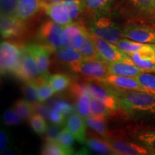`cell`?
Listing matches in <instances>:
<instances>
[{"instance_id":"8d00e7d4","label":"cell","mask_w":155,"mask_h":155,"mask_svg":"<svg viewBox=\"0 0 155 155\" xmlns=\"http://www.w3.org/2000/svg\"><path fill=\"white\" fill-rule=\"evenodd\" d=\"M128 2L140 12L153 15L154 9L153 0H128Z\"/></svg>"},{"instance_id":"f6af8a7d","label":"cell","mask_w":155,"mask_h":155,"mask_svg":"<svg viewBox=\"0 0 155 155\" xmlns=\"http://www.w3.org/2000/svg\"><path fill=\"white\" fill-rule=\"evenodd\" d=\"M152 47H153V48H154V50L155 51V44H152Z\"/></svg>"},{"instance_id":"d4e9b609","label":"cell","mask_w":155,"mask_h":155,"mask_svg":"<svg viewBox=\"0 0 155 155\" xmlns=\"http://www.w3.org/2000/svg\"><path fill=\"white\" fill-rule=\"evenodd\" d=\"M106 116L91 115L85 119L87 126L103 137H106Z\"/></svg>"},{"instance_id":"ab89813d","label":"cell","mask_w":155,"mask_h":155,"mask_svg":"<svg viewBox=\"0 0 155 155\" xmlns=\"http://www.w3.org/2000/svg\"><path fill=\"white\" fill-rule=\"evenodd\" d=\"M23 118L15 109H7L3 114V122L6 125H17L22 121Z\"/></svg>"},{"instance_id":"9a60e30c","label":"cell","mask_w":155,"mask_h":155,"mask_svg":"<svg viewBox=\"0 0 155 155\" xmlns=\"http://www.w3.org/2000/svg\"><path fill=\"white\" fill-rule=\"evenodd\" d=\"M108 69L109 74L129 77H137L144 71L137 66L130 57L108 63Z\"/></svg>"},{"instance_id":"7bdbcfd3","label":"cell","mask_w":155,"mask_h":155,"mask_svg":"<svg viewBox=\"0 0 155 155\" xmlns=\"http://www.w3.org/2000/svg\"><path fill=\"white\" fill-rule=\"evenodd\" d=\"M59 127L60 126L55 125L54 127H50V128H48L47 131H46L48 135L47 139H56L57 140L58 135H59V134L61 131L59 129Z\"/></svg>"},{"instance_id":"5b68a950","label":"cell","mask_w":155,"mask_h":155,"mask_svg":"<svg viewBox=\"0 0 155 155\" xmlns=\"http://www.w3.org/2000/svg\"><path fill=\"white\" fill-rule=\"evenodd\" d=\"M63 26L51 20H48L42 24L38 32V40L40 43L49 48L51 52L63 47L62 34Z\"/></svg>"},{"instance_id":"836d02e7","label":"cell","mask_w":155,"mask_h":155,"mask_svg":"<svg viewBox=\"0 0 155 155\" xmlns=\"http://www.w3.org/2000/svg\"><path fill=\"white\" fill-rule=\"evenodd\" d=\"M139 143L146 147L150 154H155V131H147L137 136Z\"/></svg>"},{"instance_id":"ee69618b","label":"cell","mask_w":155,"mask_h":155,"mask_svg":"<svg viewBox=\"0 0 155 155\" xmlns=\"http://www.w3.org/2000/svg\"><path fill=\"white\" fill-rule=\"evenodd\" d=\"M63 0H42V5H48V4L61 2H63Z\"/></svg>"},{"instance_id":"ba28073f","label":"cell","mask_w":155,"mask_h":155,"mask_svg":"<svg viewBox=\"0 0 155 155\" xmlns=\"http://www.w3.org/2000/svg\"><path fill=\"white\" fill-rule=\"evenodd\" d=\"M91 35L96 45L98 58L106 62V63L117 61L129 57L127 53L121 51L115 44L94 36L91 33Z\"/></svg>"},{"instance_id":"f35d334b","label":"cell","mask_w":155,"mask_h":155,"mask_svg":"<svg viewBox=\"0 0 155 155\" xmlns=\"http://www.w3.org/2000/svg\"><path fill=\"white\" fill-rule=\"evenodd\" d=\"M51 108L66 118L74 112V108L69 103L62 100L56 101L54 102Z\"/></svg>"},{"instance_id":"d6a6232c","label":"cell","mask_w":155,"mask_h":155,"mask_svg":"<svg viewBox=\"0 0 155 155\" xmlns=\"http://www.w3.org/2000/svg\"><path fill=\"white\" fill-rule=\"evenodd\" d=\"M14 109L23 119H30L34 114L35 108L32 104L27 100H17L14 104Z\"/></svg>"},{"instance_id":"277c9868","label":"cell","mask_w":155,"mask_h":155,"mask_svg":"<svg viewBox=\"0 0 155 155\" xmlns=\"http://www.w3.org/2000/svg\"><path fill=\"white\" fill-rule=\"evenodd\" d=\"M71 71L96 80L109 74L108 63L99 58H83L68 65Z\"/></svg>"},{"instance_id":"4fadbf2b","label":"cell","mask_w":155,"mask_h":155,"mask_svg":"<svg viewBox=\"0 0 155 155\" xmlns=\"http://www.w3.org/2000/svg\"><path fill=\"white\" fill-rule=\"evenodd\" d=\"M73 94L76 98V110L84 119L91 115V101L92 95L88 86L86 84H75L71 87Z\"/></svg>"},{"instance_id":"484cf974","label":"cell","mask_w":155,"mask_h":155,"mask_svg":"<svg viewBox=\"0 0 155 155\" xmlns=\"http://www.w3.org/2000/svg\"><path fill=\"white\" fill-rule=\"evenodd\" d=\"M41 154L43 155H65L71 154L66 149L62 147L56 139H47L41 151Z\"/></svg>"},{"instance_id":"8fae6325","label":"cell","mask_w":155,"mask_h":155,"mask_svg":"<svg viewBox=\"0 0 155 155\" xmlns=\"http://www.w3.org/2000/svg\"><path fill=\"white\" fill-rule=\"evenodd\" d=\"M15 74L25 82L34 80L38 75H40L35 59L27 47L23 48L22 59Z\"/></svg>"},{"instance_id":"b9f144b4","label":"cell","mask_w":155,"mask_h":155,"mask_svg":"<svg viewBox=\"0 0 155 155\" xmlns=\"http://www.w3.org/2000/svg\"><path fill=\"white\" fill-rule=\"evenodd\" d=\"M9 142V136L5 131L1 130L0 131V150L1 152H5L6 149L8 147Z\"/></svg>"},{"instance_id":"74e56055","label":"cell","mask_w":155,"mask_h":155,"mask_svg":"<svg viewBox=\"0 0 155 155\" xmlns=\"http://www.w3.org/2000/svg\"><path fill=\"white\" fill-rule=\"evenodd\" d=\"M91 115L108 116L112 111L101 101L92 96L91 101Z\"/></svg>"},{"instance_id":"4316f807","label":"cell","mask_w":155,"mask_h":155,"mask_svg":"<svg viewBox=\"0 0 155 155\" xmlns=\"http://www.w3.org/2000/svg\"><path fill=\"white\" fill-rule=\"evenodd\" d=\"M78 50L81 52L84 58H99L96 45H95L90 32H87L84 41Z\"/></svg>"},{"instance_id":"d590c367","label":"cell","mask_w":155,"mask_h":155,"mask_svg":"<svg viewBox=\"0 0 155 155\" xmlns=\"http://www.w3.org/2000/svg\"><path fill=\"white\" fill-rule=\"evenodd\" d=\"M74 139L75 137H73V135L69 131V129L65 127L61 131L57 138V141L62 147H63L64 148L68 150L71 154H73V151L72 146L74 142Z\"/></svg>"},{"instance_id":"1f68e13d","label":"cell","mask_w":155,"mask_h":155,"mask_svg":"<svg viewBox=\"0 0 155 155\" xmlns=\"http://www.w3.org/2000/svg\"><path fill=\"white\" fill-rule=\"evenodd\" d=\"M115 45L121 51L127 54L137 51V50H140L141 48H142L145 45L144 43L136 42L134 40L126 38H121Z\"/></svg>"},{"instance_id":"ffe728a7","label":"cell","mask_w":155,"mask_h":155,"mask_svg":"<svg viewBox=\"0 0 155 155\" xmlns=\"http://www.w3.org/2000/svg\"><path fill=\"white\" fill-rule=\"evenodd\" d=\"M42 8V0H19L15 16L26 21L34 16Z\"/></svg>"},{"instance_id":"83f0119b","label":"cell","mask_w":155,"mask_h":155,"mask_svg":"<svg viewBox=\"0 0 155 155\" xmlns=\"http://www.w3.org/2000/svg\"><path fill=\"white\" fill-rule=\"evenodd\" d=\"M85 143L91 150L96 152L104 154H114L113 149L108 141H104L96 138H89L86 139Z\"/></svg>"},{"instance_id":"8992f818","label":"cell","mask_w":155,"mask_h":155,"mask_svg":"<svg viewBox=\"0 0 155 155\" xmlns=\"http://www.w3.org/2000/svg\"><path fill=\"white\" fill-rule=\"evenodd\" d=\"M88 31L78 22H72L63 27L62 45L63 48L78 50Z\"/></svg>"},{"instance_id":"d6986e66","label":"cell","mask_w":155,"mask_h":155,"mask_svg":"<svg viewBox=\"0 0 155 155\" xmlns=\"http://www.w3.org/2000/svg\"><path fill=\"white\" fill-rule=\"evenodd\" d=\"M66 127L75 137V139L80 143L86 141V122L84 118L79 113L73 112L68 117Z\"/></svg>"},{"instance_id":"3957f363","label":"cell","mask_w":155,"mask_h":155,"mask_svg":"<svg viewBox=\"0 0 155 155\" xmlns=\"http://www.w3.org/2000/svg\"><path fill=\"white\" fill-rule=\"evenodd\" d=\"M23 53L20 48L15 42L3 41L0 45V69L1 74L15 73L18 68Z\"/></svg>"},{"instance_id":"ac0fdd59","label":"cell","mask_w":155,"mask_h":155,"mask_svg":"<svg viewBox=\"0 0 155 155\" xmlns=\"http://www.w3.org/2000/svg\"><path fill=\"white\" fill-rule=\"evenodd\" d=\"M108 143L113 149L115 154L121 155H145L150 154L149 150L141 144L119 139H110Z\"/></svg>"},{"instance_id":"2e32d148","label":"cell","mask_w":155,"mask_h":155,"mask_svg":"<svg viewBox=\"0 0 155 155\" xmlns=\"http://www.w3.org/2000/svg\"><path fill=\"white\" fill-rule=\"evenodd\" d=\"M92 96L101 101L111 111L116 110L121 106L119 100L114 91L106 89L94 83H87Z\"/></svg>"},{"instance_id":"4dcf8cb0","label":"cell","mask_w":155,"mask_h":155,"mask_svg":"<svg viewBox=\"0 0 155 155\" xmlns=\"http://www.w3.org/2000/svg\"><path fill=\"white\" fill-rule=\"evenodd\" d=\"M38 94L39 103L42 104L55 94L53 87L48 82L47 78L41 77L38 78Z\"/></svg>"},{"instance_id":"7402d4cb","label":"cell","mask_w":155,"mask_h":155,"mask_svg":"<svg viewBox=\"0 0 155 155\" xmlns=\"http://www.w3.org/2000/svg\"><path fill=\"white\" fill-rule=\"evenodd\" d=\"M59 61L63 63H68V65L83 60V57L82 54L78 50L71 49V48L62 47L55 52Z\"/></svg>"},{"instance_id":"7a4b0ae2","label":"cell","mask_w":155,"mask_h":155,"mask_svg":"<svg viewBox=\"0 0 155 155\" xmlns=\"http://www.w3.org/2000/svg\"><path fill=\"white\" fill-rule=\"evenodd\" d=\"M89 30L94 36L113 44H116L124 38L123 29L121 26L111 18L105 16V14L94 15Z\"/></svg>"},{"instance_id":"e0dca14e","label":"cell","mask_w":155,"mask_h":155,"mask_svg":"<svg viewBox=\"0 0 155 155\" xmlns=\"http://www.w3.org/2000/svg\"><path fill=\"white\" fill-rule=\"evenodd\" d=\"M42 8L50 19L62 26H66L73 22L66 6L63 3L56 2L42 5Z\"/></svg>"},{"instance_id":"7dc6e473","label":"cell","mask_w":155,"mask_h":155,"mask_svg":"<svg viewBox=\"0 0 155 155\" xmlns=\"http://www.w3.org/2000/svg\"><path fill=\"white\" fill-rule=\"evenodd\" d=\"M153 2H154V8H155V0H153Z\"/></svg>"},{"instance_id":"603a6c76","label":"cell","mask_w":155,"mask_h":155,"mask_svg":"<svg viewBox=\"0 0 155 155\" xmlns=\"http://www.w3.org/2000/svg\"><path fill=\"white\" fill-rule=\"evenodd\" d=\"M38 84V78H35L34 80L25 81L22 86V93L25 98L32 104L39 103Z\"/></svg>"},{"instance_id":"52a82bcc","label":"cell","mask_w":155,"mask_h":155,"mask_svg":"<svg viewBox=\"0 0 155 155\" xmlns=\"http://www.w3.org/2000/svg\"><path fill=\"white\" fill-rule=\"evenodd\" d=\"M124 38L144 44H155V28L140 23L131 22L123 28Z\"/></svg>"},{"instance_id":"7c38bea8","label":"cell","mask_w":155,"mask_h":155,"mask_svg":"<svg viewBox=\"0 0 155 155\" xmlns=\"http://www.w3.org/2000/svg\"><path fill=\"white\" fill-rule=\"evenodd\" d=\"M127 55L143 71L155 72V51L152 44H145L140 50Z\"/></svg>"},{"instance_id":"f1b7e54d","label":"cell","mask_w":155,"mask_h":155,"mask_svg":"<svg viewBox=\"0 0 155 155\" xmlns=\"http://www.w3.org/2000/svg\"><path fill=\"white\" fill-rule=\"evenodd\" d=\"M144 92L155 95V76L147 71H142L135 77Z\"/></svg>"},{"instance_id":"e575fe53","label":"cell","mask_w":155,"mask_h":155,"mask_svg":"<svg viewBox=\"0 0 155 155\" xmlns=\"http://www.w3.org/2000/svg\"><path fill=\"white\" fill-rule=\"evenodd\" d=\"M30 123L33 131L39 135L46 133L48 129L47 122L40 114H35L31 116Z\"/></svg>"},{"instance_id":"60d3db41","label":"cell","mask_w":155,"mask_h":155,"mask_svg":"<svg viewBox=\"0 0 155 155\" xmlns=\"http://www.w3.org/2000/svg\"><path fill=\"white\" fill-rule=\"evenodd\" d=\"M19 0H1V15H15Z\"/></svg>"},{"instance_id":"9c48e42d","label":"cell","mask_w":155,"mask_h":155,"mask_svg":"<svg viewBox=\"0 0 155 155\" xmlns=\"http://www.w3.org/2000/svg\"><path fill=\"white\" fill-rule=\"evenodd\" d=\"M95 81L98 83H101L102 84L111 86L116 90L144 91V89L140 86L135 77L108 74L105 77L100 78Z\"/></svg>"},{"instance_id":"f546056e","label":"cell","mask_w":155,"mask_h":155,"mask_svg":"<svg viewBox=\"0 0 155 155\" xmlns=\"http://www.w3.org/2000/svg\"><path fill=\"white\" fill-rule=\"evenodd\" d=\"M73 22H78L85 9L82 0H63Z\"/></svg>"},{"instance_id":"5bb4252c","label":"cell","mask_w":155,"mask_h":155,"mask_svg":"<svg viewBox=\"0 0 155 155\" xmlns=\"http://www.w3.org/2000/svg\"><path fill=\"white\" fill-rule=\"evenodd\" d=\"M26 47L35 59L39 74L41 77L48 78L49 76L48 68L50 66V50L41 43H32Z\"/></svg>"},{"instance_id":"6da1fadb","label":"cell","mask_w":155,"mask_h":155,"mask_svg":"<svg viewBox=\"0 0 155 155\" xmlns=\"http://www.w3.org/2000/svg\"><path fill=\"white\" fill-rule=\"evenodd\" d=\"M120 104L131 114L155 113V95L140 91H114Z\"/></svg>"},{"instance_id":"bcb514c9","label":"cell","mask_w":155,"mask_h":155,"mask_svg":"<svg viewBox=\"0 0 155 155\" xmlns=\"http://www.w3.org/2000/svg\"><path fill=\"white\" fill-rule=\"evenodd\" d=\"M153 15L155 17V8L154 9V12H153Z\"/></svg>"},{"instance_id":"cb8c5ba5","label":"cell","mask_w":155,"mask_h":155,"mask_svg":"<svg viewBox=\"0 0 155 155\" xmlns=\"http://www.w3.org/2000/svg\"><path fill=\"white\" fill-rule=\"evenodd\" d=\"M47 78L55 93L61 92L65 90L71 84L70 77L63 73H55L48 76Z\"/></svg>"},{"instance_id":"30bf717a","label":"cell","mask_w":155,"mask_h":155,"mask_svg":"<svg viewBox=\"0 0 155 155\" xmlns=\"http://www.w3.org/2000/svg\"><path fill=\"white\" fill-rule=\"evenodd\" d=\"M1 36L4 39L19 38L26 31L25 21L15 15H1Z\"/></svg>"},{"instance_id":"44dd1931","label":"cell","mask_w":155,"mask_h":155,"mask_svg":"<svg viewBox=\"0 0 155 155\" xmlns=\"http://www.w3.org/2000/svg\"><path fill=\"white\" fill-rule=\"evenodd\" d=\"M85 9L93 16L106 14L114 0H82Z\"/></svg>"}]
</instances>
